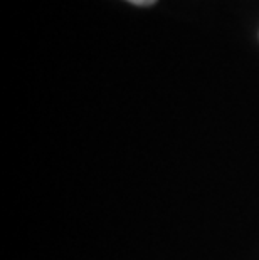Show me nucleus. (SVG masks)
Masks as SVG:
<instances>
[{
	"mask_svg": "<svg viewBox=\"0 0 259 260\" xmlns=\"http://www.w3.org/2000/svg\"><path fill=\"white\" fill-rule=\"evenodd\" d=\"M128 2H131V4H135V5H153L157 2V0H128Z\"/></svg>",
	"mask_w": 259,
	"mask_h": 260,
	"instance_id": "1",
	"label": "nucleus"
}]
</instances>
